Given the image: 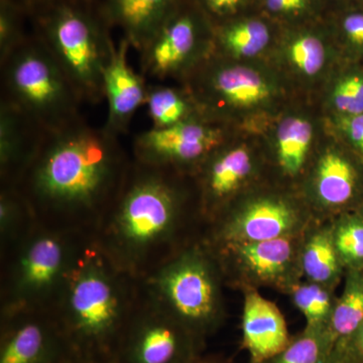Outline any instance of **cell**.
I'll use <instances>...</instances> for the list:
<instances>
[{
    "label": "cell",
    "instance_id": "1",
    "mask_svg": "<svg viewBox=\"0 0 363 363\" xmlns=\"http://www.w3.org/2000/svg\"><path fill=\"white\" fill-rule=\"evenodd\" d=\"M131 162L118 135L82 118L45 133L14 188L38 223L92 235L121 192Z\"/></svg>",
    "mask_w": 363,
    "mask_h": 363
},
{
    "label": "cell",
    "instance_id": "2",
    "mask_svg": "<svg viewBox=\"0 0 363 363\" xmlns=\"http://www.w3.org/2000/svg\"><path fill=\"white\" fill-rule=\"evenodd\" d=\"M187 176L133 159L121 192L91 235L117 267L140 281L191 245L184 241Z\"/></svg>",
    "mask_w": 363,
    "mask_h": 363
},
{
    "label": "cell",
    "instance_id": "3",
    "mask_svg": "<svg viewBox=\"0 0 363 363\" xmlns=\"http://www.w3.org/2000/svg\"><path fill=\"white\" fill-rule=\"evenodd\" d=\"M142 290L88 238L52 310L79 360L113 363Z\"/></svg>",
    "mask_w": 363,
    "mask_h": 363
},
{
    "label": "cell",
    "instance_id": "4",
    "mask_svg": "<svg viewBox=\"0 0 363 363\" xmlns=\"http://www.w3.org/2000/svg\"><path fill=\"white\" fill-rule=\"evenodd\" d=\"M82 104L104 99V74L116 43L100 2L51 0L30 20Z\"/></svg>",
    "mask_w": 363,
    "mask_h": 363
},
{
    "label": "cell",
    "instance_id": "5",
    "mask_svg": "<svg viewBox=\"0 0 363 363\" xmlns=\"http://www.w3.org/2000/svg\"><path fill=\"white\" fill-rule=\"evenodd\" d=\"M90 236L38 223L20 242L0 255V312L52 310Z\"/></svg>",
    "mask_w": 363,
    "mask_h": 363
},
{
    "label": "cell",
    "instance_id": "6",
    "mask_svg": "<svg viewBox=\"0 0 363 363\" xmlns=\"http://www.w3.org/2000/svg\"><path fill=\"white\" fill-rule=\"evenodd\" d=\"M1 97L20 109L45 133L77 123L82 104L65 72L32 32L4 61Z\"/></svg>",
    "mask_w": 363,
    "mask_h": 363
},
{
    "label": "cell",
    "instance_id": "7",
    "mask_svg": "<svg viewBox=\"0 0 363 363\" xmlns=\"http://www.w3.org/2000/svg\"><path fill=\"white\" fill-rule=\"evenodd\" d=\"M217 267L209 250L191 245L142 279L150 297L203 342L221 316Z\"/></svg>",
    "mask_w": 363,
    "mask_h": 363
},
{
    "label": "cell",
    "instance_id": "8",
    "mask_svg": "<svg viewBox=\"0 0 363 363\" xmlns=\"http://www.w3.org/2000/svg\"><path fill=\"white\" fill-rule=\"evenodd\" d=\"M205 116L227 123L236 113L262 108L278 95L266 72L213 52L185 80Z\"/></svg>",
    "mask_w": 363,
    "mask_h": 363
},
{
    "label": "cell",
    "instance_id": "9",
    "mask_svg": "<svg viewBox=\"0 0 363 363\" xmlns=\"http://www.w3.org/2000/svg\"><path fill=\"white\" fill-rule=\"evenodd\" d=\"M214 51L213 25L194 0H184L140 52L142 74L183 82Z\"/></svg>",
    "mask_w": 363,
    "mask_h": 363
},
{
    "label": "cell",
    "instance_id": "10",
    "mask_svg": "<svg viewBox=\"0 0 363 363\" xmlns=\"http://www.w3.org/2000/svg\"><path fill=\"white\" fill-rule=\"evenodd\" d=\"M202 346L203 341L150 297L143 285L113 363H191L200 357Z\"/></svg>",
    "mask_w": 363,
    "mask_h": 363
},
{
    "label": "cell",
    "instance_id": "11",
    "mask_svg": "<svg viewBox=\"0 0 363 363\" xmlns=\"http://www.w3.org/2000/svg\"><path fill=\"white\" fill-rule=\"evenodd\" d=\"M227 123L200 116L135 136L133 159L192 175L214 152L228 143Z\"/></svg>",
    "mask_w": 363,
    "mask_h": 363
},
{
    "label": "cell",
    "instance_id": "12",
    "mask_svg": "<svg viewBox=\"0 0 363 363\" xmlns=\"http://www.w3.org/2000/svg\"><path fill=\"white\" fill-rule=\"evenodd\" d=\"M77 362L52 310L0 312V363Z\"/></svg>",
    "mask_w": 363,
    "mask_h": 363
},
{
    "label": "cell",
    "instance_id": "13",
    "mask_svg": "<svg viewBox=\"0 0 363 363\" xmlns=\"http://www.w3.org/2000/svg\"><path fill=\"white\" fill-rule=\"evenodd\" d=\"M130 47L124 38L119 40L104 74V99L108 106L104 126L118 136L128 133L135 112L145 105L149 86L145 76L136 73L128 63Z\"/></svg>",
    "mask_w": 363,
    "mask_h": 363
},
{
    "label": "cell",
    "instance_id": "14",
    "mask_svg": "<svg viewBox=\"0 0 363 363\" xmlns=\"http://www.w3.org/2000/svg\"><path fill=\"white\" fill-rule=\"evenodd\" d=\"M296 220L290 205L274 198H262L221 220L212 241L224 245L285 238Z\"/></svg>",
    "mask_w": 363,
    "mask_h": 363
},
{
    "label": "cell",
    "instance_id": "15",
    "mask_svg": "<svg viewBox=\"0 0 363 363\" xmlns=\"http://www.w3.org/2000/svg\"><path fill=\"white\" fill-rule=\"evenodd\" d=\"M45 133L23 111L0 99V187H16Z\"/></svg>",
    "mask_w": 363,
    "mask_h": 363
},
{
    "label": "cell",
    "instance_id": "16",
    "mask_svg": "<svg viewBox=\"0 0 363 363\" xmlns=\"http://www.w3.org/2000/svg\"><path fill=\"white\" fill-rule=\"evenodd\" d=\"M243 346L252 363H264L291 343L285 318L276 305L257 292L247 294L242 316Z\"/></svg>",
    "mask_w": 363,
    "mask_h": 363
},
{
    "label": "cell",
    "instance_id": "17",
    "mask_svg": "<svg viewBox=\"0 0 363 363\" xmlns=\"http://www.w3.org/2000/svg\"><path fill=\"white\" fill-rule=\"evenodd\" d=\"M184 0H101L102 11L112 28L140 52Z\"/></svg>",
    "mask_w": 363,
    "mask_h": 363
},
{
    "label": "cell",
    "instance_id": "18",
    "mask_svg": "<svg viewBox=\"0 0 363 363\" xmlns=\"http://www.w3.org/2000/svg\"><path fill=\"white\" fill-rule=\"evenodd\" d=\"M225 143L196 171L199 174L200 195L205 209L223 204L240 187L250 173L252 159L245 145L228 147Z\"/></svg>",
    "mask_w": 363,
    "mask_h": 363
},
{
    "label": "cell",
    "instance_id": "19",
    "mask_svg": "<svg viewBox=\"0 0 363 363\" xmlns=\"http://www.w3.org/2000/svg\"><path fill=\"white\" fill-rule=\"evenodd\" d=\"M279 50L288 68L306 80L321 75L328 65L329 56L339 52L335 42L329 44L320 28L306 23L291 25L286 28Z\"/></svg>",
    "mask_w": 363,
    "mask_h": 363
},
{
    "label": "cell",
    "instance_id": "20",
    "mask_svg": "<svg viewBox=\"0 0 363 363\" xmlns=\"http://www.w3.org/2000/svg\"><path fill=\"white\" fill-rule=\"evenodd\" d=\"M272 39L271 26L259 18L240 16L214 26L215 52L235 61L259 56Z\"/></svg>",
    "mask_w": 363,
    "mask_h": 363
},
{
    "label": "cell",
    "instance_id": "21",
    "mask_svg": "<svg viewBox=\"0 0 363 363\" xmlns=\"http://www.w3.org/2000/svg\"><path fill=\"white\" fill-rule=\"evenodd\" d=\"M360 174L357 162L341 150L325 152L318 162L315 189L319 199L328 206H341L357 197Z\"/></svg>",
    "mask_w": 363,
    "mask_h": 363
},
{
    "label": "cell",
    "instance_id": "22",
    "mask_svg": "<svg viewBox=\"0 0 363 363\" xmlns=\"http://www.w3.org/2000/svg\"><path fill=\"white\" fill-rule=\"evenodd\" d=\"M233 255L245 269L260 279H272L283 274L292 257V245L286 238L219 245V255Z\"/></svg>",
    "mask_w": 363,
    "mask_h": 363
},
{
    "label": "cell",
    "instance_id": "23",
    "mask_svg": "<svg viewBox=\"0 0 363 363\" xmlns=\"http://www.w3.org/2000/svg\"><path fill=\"white\" fill-rule=\"evenodd\" d=\"M145 106H147L152 128H169L188 119L205 116L191 91L184 85L177 88L149 84Z\"/></svg>",
    "mask_w": 363,
    "mask_h": 363
},
{
    "label": "cell",
    "instance_id": "24",
    "mask_svg": "<svg viewBox=\"0 0 363 363\" xmlns=\"http://www.w3.org/2000/svg\"><path fill=\"white\" fill-rule=\"evenodd\" d=\"M38 221L25 197L14 187H0V255L25 238Z\"/></svg>",
    "mask_w": 363,
    "mask_h": 363
},
{
    "label": "cell",
    "instance_id": "25",
    "mask_svg": "<svg viewBox=\"0 0 363 363\" xmlns=\"http://www.w3.org/2000/svg\"><path fill=\"white\" fill-rule=\"evenodd\" d=\"M276 140L279 164L286 173L297 175L311 147V123L302 116L286 117L279 124Z\"/></svg>",
    "mask_w": 363,
    "mask_h": 363
},
{
    "label": "cell",
    "instance_id": "26",
    "mask_svg": "<svg viewBox=\"0 0 363 363\" xmlns=\"http://www.w3.org/2000/svg\"><path fill=\"white\" fill-rule=\"evenodd\" d=\"M363 323V279L351 277L342 297L332 311L328 330L334 343H346Z\"/></svg>",
    "mask_w": 363,
    "mask_h": 363
},
{
    "label": "cell",
    "instance_id": "27",
    "mask_svg": "<svg viewBox=\"0 0 363 363\" xmlns=\"http://www.w3.org/2000/svg\"><path fill=\"white\" fill-rule=\"evenodd\" d=\"M330 105L335 117L363 113V64L344 61L334 79Z\"/></svg>",
    "mask_w": 363,
    "mask_h": 363
},
{
    "label": "cell",
    "instance_id": "28",
    "mask_svg": "<svg viewBox=\"0 0 363 363\" xmlns=\"http://www.w3.org/2000/svg\"><path fill=\"white\" fill-rule=\"evenodd\" d=\"M328 327L306 329L288 347L264 363H326L333 350Z\"/></svg>",
    "mask_w": 363,
    "mask_h": 363
},
{
    "label": "cell",
    "instance_id": "29",
    "mask_svg": "<svg viewBox=\"0 0 363 363\" xmlns=\"http://www.w3.org/2000/svg\"><path fill=\"white\" fill-rule=\"evenodd\" d=\"M330 33L343 61L363 64V6L337 9Z\"/></svg>",
    "mask_w": 363,
    "mask_h": 363
},
{
    "label": "cell",
    "instance_id": "30",
    "mask_svg": "<svg viewBox=\"0 0 363 363\" xmlns=\"http://www.w3.org/2000/svg\"><path fill=\"white\" fill-rule=\"evenodd\" d=\"M303 267L316 283L329 281L338 271V253L334 241L326 233L313 236L305 247Z\"/></svg>",
    "mask_w": 363,
    "mask_h": 363
},
{
    "label": "cell",
    "instance_id": "31",
    "mask_svg": "<svg viewBox=\"0 0 363 363\" xmlns=\"http://www.w3.org/2000/svg\"><path fill=\"white\" fill-rule=\"evenodd\" d=\"M30 18L9 0H0V62L23 44L30 33L26 23Z\"/></svg>",
    "mask_w": 363,
    "mask_h": 363
},
{
    "label": "cell",
    "instance_id": "32",
    "mask_svg": "<svg viewBox=\"0 0 363 363\" xmlns=\"http://www.w3.org/2000/svg\"><path fill=\"white\" fill-rule=\"evenodd\" d=\"M294 301L304 314L308 328L328 326L332 311L330 296L318 285L300 286L294 291Z\"/></svg>",
    "mask_w": 363,
    "mask_h": 363
},
{
    "label": "cell",
    "instance_id": "33",
    "mask_svg": "<svg viewBox=\"0 0 363 363\" xmlns=\"http://www.w3.org/2000/svg\"><path fill=\"white\" fill-rule=\"evenodd\" d=\"M262 4L272 18L292 25L311 20L321 7V0H262Z\"/></svg>",
    "mask_w": 363,
    "mask_h": 363
},
{
    "label": "cell",
    "instance_id": "34",
    "mask_svg": "<svg viewBox=\"0 0 363 363\" xmlns=\"http://www.w3.org/2000/svg\"><path fill=\"white\" fill-rule=\"evenodd\" d=\"M337 253L347 262L363 260V222L350 218L341 222L334 238Z\"/></svg>",
    "mask_w": 363,
    "mask_h": 363
},
{
    "label": "cell",
    "instance_id": "35",
    "mask_svg": "<svg viewBox=\"0 0 363 363\" xmlns=\"http://www.w3.org/2000/svg\"><path fill=\"white\" fill-rule=\"evenodd\" d=\"M213 26L241 16L247 0H194Z\"/></svg>",
    "mask_w": 363,
    "mask_h": 363
},
{
    "label": "cell",
    "instance_id": "36",
    "mask_svg": "<svg viewBox=\"0 0 363 363\" xmlns=\"http://www.w3.org/2000/svg\"><path fill=\"white\" fill-rule=\"evenodd\" d=\"M336 128L351 152L363 159V113L334 117Z\"/></svg>",
    "mask_w": 363,
    "mask_h": 363
},
{
    "label": "cell",
    "instance_id": "37",
    "mask_svg": "<svg viewBox=\"0 0 363 363\" xmlns=\"http://www.w3.org/2000/svg\"><path fill=\"white\" fill-rule=\"evenodd\" d=\"M326 363H363L345 343H336Z\"/></svg>",
    "mask_w": 363,
    "mask_h": 363
},
{
    "label": "cell",
    "instance_id": "38",
    "mask_svg": "<svg viewBox=\"0 0 363 363\" xmlns=\"http://www.w3.org/2000/svg\"><path fill=\"white\" fill-rule=\"evenodd\" d=\"M14 6L21 9L30 18L39 13L43 7L47 6L51 0H9Z\"/></svg>",
    "mask_w": 363,
    "mask_h": 363
},
{
    "label": "cell",
    "instance_id": "39",
    "mask_svg": "<svg viewBox=\"0 0 363 363\" xmlns=\"http://www.w3.org/2000/svg\"><path fill=\"white\" fill-rule=\"evenodd\" d=\"M345 344L350 346V350L363 362V323L358 328L357 333Z\"/></svg>",
    "mask_w": 363,
    "mask_h": 363
},
{
    "label": "cell",
    "instance_id": "40",
    "mask_svg": "<svg viewBox=\"0 0 363 363\" xmlns=\"http://www.w3.org/2000/svg\"><path fill=\"white\" fill-rule=\"evenodd\" d=\"M333 1L335 2L337 9L363 6V0H333Z\"/></svg>",
    "mask_w": 363,
    "mask_h": 363
},
{
    "label": "cell",
    "instance_id": "41",
    "mask_svg": "<svg viewBox=\"0 0 363 363\" xmlns=\"http://www.w3.org/2000/svg\"><path fill=\"white\" fill-rule=\"evenodd\" d=\"M191 363H225L222 362H218V360L215 359H206V358H202L201 357H198L197 359H195L194 362Z\"/></svg>",
    "mask_w": 363,
    "mask_h": 363
},
{
    "label": "cell",
    "instance_id": "42",
    "mask_svg": "<svg viewBox=\"0 0 363 363\" xmlns=\"http://www.w3.org/2000/svg\"><path fill=\"white\" fill-rule=\"evenodd\" d=\"M90 1L100 2L101 0H90Z\"/></svg>",
    "mask_w": 363,
    "mask_h": 363
},
{
    "label": "cell",
    "instance_id": "43",
    "mask_svg": "<svg viewBox=\"0 0 363 363\" xmlns=\"http://www.w3.org/2000/svg\"><path fill=\"white\" fill-rule=\"evenodd\" d=\"M75 363H85V362H75Z\"/></svg>",
    "mask_w": 363,
    "mask_h": 363
}]
</instances>
